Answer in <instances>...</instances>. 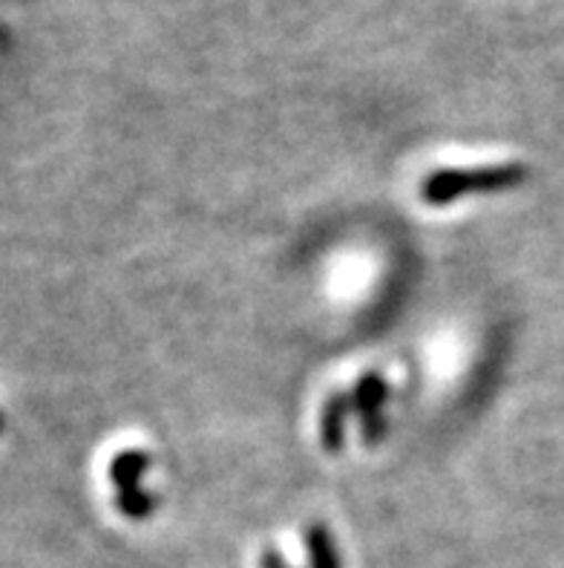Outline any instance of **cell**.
Masks as SVG:
<instances>
[{"mask_svg":"<svg viewBox=\"0 0 564 568\" xmlns=\"http://www.w3.org/2000/svg\"><path fill=\"white\" fill-rule=\"evenodd\" d=\"M524 165H481V168H447L427 176L421 185V196L429 205H447L461 200L470 191H501L524 182Z\"/></svg>","mask_w":564,"mask_h":568,"instance_id":"6da1fadb","label":"cell"},{"mask_svg":"<svg viewBox=\"0 0 564 568\" xmlns=\"http://www.w3.org/2000/svg\"><path fill=\"white\" fill-rule=\"evenodd\" d=\"M144 465H147V456L139 454V450H127L110 465V470H113L110 476H115V483H119V508L130 517H144L151 511V499H144V494L139 490Z\"/></svg>","mask_w":564,"mask_h":568,"instance_id":"7a4b0ae2","label":"cell"},{"mask_svg":"<svg viewBox=\"0 0 564 568\" xmlns=\"http://www.w3.org/2000/svg\"><path fill=\"white\" fill-rule=\"evenodd\" d=\"M386 396H389V384L380 375H363L360 378L358 393L351 396V407L363 410V430H369V439H378L383 433V422H380V410H383Z\"/></svg>","mask_w":564,"mask_h":568,"instance_id":"3957f363","label":"cell"},{"mask_svg":"<svg viewBox=\"0 0 564 568\" xmlns=\"http://www.w3.org/2000/svg\"><path fill=\"white\" fill-rule=\"evenodd\" d=\"M355 410L351 407V396H343V393H337L326 402L322 407V416H320V439L322 447L329 450V454H337V447L343 442V433H346V418L349 413Z\"/></svg>","mask_w":564,"mask_h":568,"instance_id":"277c9868","label":"cell"}]
</instances>
